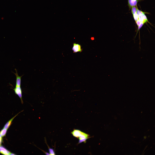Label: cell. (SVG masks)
Listing matches in <instances>:
<instances>
[{"label": "cell", "mask_w": 155, "mask_h": 155, "mask_svg": "<svg viewBox=\"0 0 155 155\" xmlns=\"http://www.w3.org/2000/svg\"><path fill=\"white\" fill-rule=\"evenodd\" d=\"M8 52L6 53V54H5V57L6 58H7V59H8V58H10V57H11V55H11V54H10L8 55Z\"/></svg>", "instance_id": "obj_1"}]
</instances>
